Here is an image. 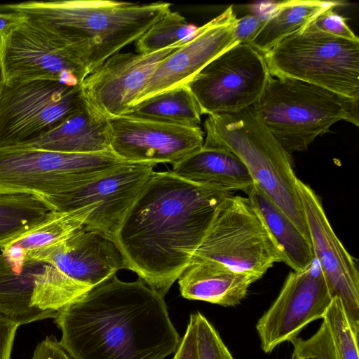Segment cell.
<instances>
[{"mask_svg": "<svg viewBox=\"0 0 359 359\" xmlns=\"http://www.w3.org/2000/svg\"><path fill=\"white\" fill-rule=\"evenodd\" d=\"M237 19L229 6L198 27L191 39L160 62L132 107L151 96L187 84L212 60L236 45L233 33Z\"/></svg>", "mask_w": 359, "mask_h": 359, "instance_id": "cell-18", "label": "cell"}, {"mask_svg": "<svg viewBox=\"0 0 359 359\" xmlns=\"http://www.w3.org/2000/svg\"><path fill=\"white\" fill-rule=\"evenodd\" d=\"M264 56L272 76L299 79L359 100V41L329 34L313 22Z\"/></svg>", "mask_w": 359, "mask_h": 359, "instance_id": "cell-6", "label": "cell"}, {"mask_svg": "<svg viewBox=\"0 0 359 359\" xmlns=\"http://www.w3.org/2000/svg\"><path fill=\"white\" fill-rule=\"evenodd\" d=\"M55 212L42 197L0 191V248L27 235Z\"/></svg>", "mask_w": 359, "mask_h": 359, "instance_id": "cell-25", "label": "cell"}, {"mask_svg": "<svg viewBox=\"0 0 359 359\" xmlns=\"http://www.w3.org/2000/svg\"><path fill=\"white\" fill-rule=\"evenodd\" d=\"M0 34V74L3 83L34 80L79 86L89 74L57 26L27 16Z\"/></svg>", "mask_w": 359, "mask_h": 359, "instance_id": "cell-9", "label": "cell"}, {"mask_svg": "<svg viewBox=\"0 0 359 359\" xmlns=\"http://www.w3.org/2000/svg\"><path fill=\"white\" fill-rule=\"evenodd\" d=\"M231 193L153 171L114 238L123 269L165 297Z\"/></svg>", "mask_w": 359, "mask_h": 359, "instance_id": "cell-1", "label": "cell"}, {"mask_svg": "<svg viewBox=\"0 0 359 359\" xmlns=\"http://www.w3.org/2000/svg\"><path fill=\"white\" fill-rule=\"evenodd\" d=\"M1 250L0 313L20 326L54 319L64 306L91 288L19 248L8 245Z\"/></svg>", "mask_w": 359, "mask_h": 359, "instance_id": "cell-8", "label": "cell"}, {"mask_svg": "<svg viewBox=\"0 0 359 359\" xmlns=\"http://www.w3.org/2000/svg\"><path fill=\"white\" fill-rule=\"evenodd\" d=\"M193 257L220 262L261 278L281 262L270 236L248 198L228 195Z\"/></svg>", "mask_w": 359, "mask_h": 359, "instance_id": "cell-10", "label": "cell"}, {"mask_svg": "<svg viewBox=\"0 0 359 359\" xmlns=\"http://www.w3.org/2000/svg\"><path fill=\"white\" fill-rule=\"evenodd\" d=\"M266 15L249 14L238 18L236 24L233 41L235 44H250L262 28Z\"/></svg>", "mask_w": 359, "mask_h": 359, "instance_id": "cell-33", "label": "cell"}, {"mask_svg": "<svg viewBox=\"0 0 359 359\" xmlns=\"http://www.w3.org/2000/svg\"><path fill=\"white\" fill-rule=\"evenodd\" d=\"M332 297L318 262L287 276L279 294L256 324L262 349L271 353L310 323L323 318Z\"/></svg>", "mask_w": 359, "mask_h": 359, "instance_id": "cell-14", "label": "cell"}, {"mask_svg": "<svg viewBox=\"0 0 359 359\" xmlns=\"http://www.w3.org/2000/svg\"><path fill=\"white\" fill-rule=\"evenodd\" d=\"M74 281L93 287L123 269L122 255L107 237L83 226L51 245L28 251Z\"/></svg>", "mask_w": 359, "mask_h": 359, "instance_id": "cell-19", "label": "cell"}, {"mask_svg": "<svg viewBox=\"0 0 359 359\" xmlns=\"http://www.w3.org/2000/svg\"><path fill=\"white\" fill-rule=\"evenodd\" d=\"M270 75L262 53L238 43L208 63L187 86L202 115L231 113L252 106Z\"/></svg>", "mask_w": 359, "mask_h": 359, "instance_id": "cell-12", "label": "cell"}, {"mask_svg": "<svg viewBox=\"0 0 359 359\" xmlns=\"http://www.w3.org/2000/svg\"><path fill=\"white\" fill-rule=\"evenodd\" d=\"M16 146L74 154L111 151L107 120L86 105L51 130Z\"/></svg>", "mask_w": 359, "mask_h": 359, "instance_id": "cell-21", "label": "cell"}, {"mask_svg": "<svg viewBox=\"0 0 359 359\" xmlns=\"http://www.w3.org/2000/svg\"><path fill=\"white\" fill-rule=\"evenodd\" d=\"M156 164L126 162L109 174L76 189L46 198L57 212L100 203L83 225L112 241L126 214L147 184Z\"/></svg>", "mask_w": 359, "mask_h": 359, "instance_id": "cell-13", "label": "cell"}, {"mask_svg": "<svg viewBox=\"0 0 359 359\" xmlns=\"http://www.w3.org/2000/svg\"><path fill=\"white\" fill-rule=\"evenodd\" d=\"M1 84H2V80H1V74H0V88L1 86Z\"/></svg>", "mask_w": 359, "mask_h": 359, "instance_id": "cell-38", "label": "cell"}, {"mask_svg": "<svg viewBox=\"0 0 359 359\" xmlns=\"http://www.w3.org/2000/svg\"><path fill=\"white\" fill-rule=\"evenodd\" d=\"M72 359H164L181 338L165 297L141 278L111 276L64 306L54 318Z\"/></svg>", "mask_w": 359, "mask_h": 359, "instance_id": "cell-2", "label": "cell"}, {"mask_svg": "<svg viewBox=\"0 0 359 359\" xmlns=\"http://www.w3.org/2000/svg\"><path fill=\"white\" fill-rule=\"evenodd\" d=\"M111 151L132 163H171L200 151L204 132L187 126L123 115L107 120Z\"/></svg>", "mask_w": 359, "mask_h": 359, "instance_id": "cell-15", "label": "cell"}, {"mask_svg": "<svg viewBox=\"0 0 359 359\" xmlns=\"http://www.w3.org/2000/svg\"><path fill=\"white\" fill-rule=\"evenodd\" d=\"M30 359H72L53 336H47L36 347Z\"/></svg>", "mask_w": 359, "mask_h": 359, "instance_id": "cell-35", "label": "cell"}, {"mask_svg": "<svg viewBox=\"0 0 359 359\" xmlns=\"http://www.w3.org/2000/svg\"><path fill=\"white\" fill-rule=\"evenodd\" d=\"M80 86L34 80L0 88V147L25 144L81 109Z\"/></svg>", "mask_w": 359, "mask_h": 359, "instance_id": "cell-11", "label": "cell"}, {"mask_svg": "<svg viewBox=\"0 0 359 359\" xmlns=\"http://www.w3.org/2000/svg\"><path fill=\"white\" fill-rule=\"evenodd\" d=\"M292 359H296V358H294V357H292Z\"/></svg>", "mask_w": 359, "mask_h": 359, "instance_id": "cell-39", "label": "cell"}, {"mask_svg": "<svg viewBox=\"0 0 359 359\" xmlns=\"http://www.w3.org/2000/svg\"><path fill=\"white\" fill-rule=\"evenodd\" d=\"M290 342L293 346L292 357L296 359H337L330 334L323 320L316 333L309 339L297 337Z\"/></svg>", "mask_w": 359, "mask_h": 359, "instance_id": "cell-31", "label": "cell"}, {"mask_svg": "<svg viewBox=\"0 0 359 359\" xmlns=\"http://www.w3.org/2000/svg\"><path fill=\"white\" fill-rule=\"evenodd\" d=\"M194 319L197 359H234L212 324L201 312Z\"/></svg>", "mask_w": 359, "mask_h": 359, "instance_id": "cell-30", "label": "cell"}, {"mask_svg": "<svg viewBox=\"0 0 359 359\" xmlns=\"http://www.w3.org/2000/svg\"><path fill=\"white\" fill-rule=\"evenodd\" d=\"M198 27L187 22L178 12L170 10L135 42L137 53L149 54L191 39Z\"/></svg>", "mask_w": 359, "mask_h": 359, "instance_id": "cell-28", "label": "cell"}, {"mask_svg": "<svg viewBox=\"0 0 359 359\" xmlns=\"http://www.w3.org/2000/svg\"><path fill=\"white\" fill-rule=\"evenodd\" d=\"M259 279L220 262L193 257L177 280L180 294L185 299L234 306L245 299L250 285Z\"/></svg>", "mask_w": 359, "mask_h": 359, "instance_id": "cell-20", "label": "cell"}, {"mask_svg": "<svg viewBox=\"0 0 359 359\" xmlns=\"http://www.w3.org/2000/svg\"><path fill=\"white\" fill-rule=\"evenodd\" d=\"M170 6L162 1L62 0L25 1L4 7L59 27L90 74L109 57L135 42L170 10Z\"/></svg>", "mask_w": 359, "mask_h": 359, "instance_id": "cell-3", "label": "cell"}, {"mask_svg": "<svg viewBox=\"0 0 359 359\" xmlns=\"http://www.w3.org/2000/svg\"><path fill=\"white\" fill-rule=\"evenodd\" d=\"M99 204H91L69 212L56 211L37 228L8 245L28 252L57 243L83 227Z\"/></svg>", "mask_w": 359, "mask_h": 359, "instance_id": "cell-27", "label": "cell"}, {"mask_svg": "<svg viewBox=\"0 0 359 359\" xmlns=\"http://www.w3.org/2000/svg\"><path fill=\"white\" fill-rule=\"evenodd\" d=\"M171 172L187 181L229 193L245 192L254 184L243 163L224 149L203 147L173 165Z\"/></svg>", "mask_w": 359, "mask_h": 359, "instance_id": "cell-22", "label": "cell"}, {"mask_svg": "<svg viewBox=\"0 0 359 359\" xmlns=\"http://www.w3.org/2000/svg\"><path fill=\"white\" fill-rule=\"evenodd\" d=\"M337 1L289 0L275 3L252 43L263 54L285 38L314 22L325 11L342 6Z\"/></svg>", "mask_w": 359, "mask_h": 359, "instance_id": "cell-24", "label": "cell"}, {"mask_svg": "<svg viewBox=\"0 0 359 359\" xmlns=\"http://www.w3.org/2000/svg\"><path fill=\"white\" fill-rule=\"evenodd\" d=\"M359 100L290 77L270 75L253 107L291 156L303 151L339 121L359 126Z\"/></svg>", "mask_w": 359, "mask_h": 359, "instance_id": "cell-5", "label": "cell"}, {"mask_svg": "<svg viewBox=\"0 0 359 359\" xmlns=\"http://www.w3.org/2000/svg\"><path fill=\"white\" fill-rule=\"evenodd\" d=\"M27 18L25 15L18 12L0 13V34L9 32Z\"/></svg>", "mask_w": 359, "mask_h": 359, "instance_id": "cell-37", "label": "cell"}, {"mask_svg": "<svg viewBox=\"0 0 359 359\" xmlns=\"http://www.w3.org/2000/svg\"><path fill=\"white\" fill-rule=\"evenodd\" d=\"M347 18L337 14L334 8L322 13L314 21L316 27L324 32L350 41H359L358 37L346 23Z\"/></svg>", "mask_w": 359, "mask_h": 359, "instance_id": "cell-32", "label": "cell"}, {"mask_svg": "<svg viewBox=\"0 0 359 359\" xmlns=\"http://www.w3.org/2000/svg\"><path fill=\"white\" fill-rule=\"evenodd\" d=\"M245 193L271 238L281 262L294 271L306 269L315 259L311 242L254 182Z\"/></svg>", "mask_w": 359, "mask_h": 359, "instance_id": "cell-23", "label": "cell"}, {"mask_svg": "<svg viewBox=\"0 0 359 359\" xmlns=\"http://www.w3.org/2000/svg\"><path fill=\"white\" fill-rule=\"evenodd\" d=\"M183 43L149 54L111 55L81 83L85 104L106 120L125 115L160 62Z\"/></svg>", "mask_w": 359, "mask_h": 359, "instance_id": "cell-16", "label": "cell"}, {"mask_svg": "<svg viewBox=\"0 0 359 359\" xmlns=\"http://www.w3.org/2000/svg\"><path fill=\"white\" fill-rule=\"evenodd\" d=\"M20 325L0 313V359H11L13 344Z\"/></svg>", "mask_w": 359, "mask_h": 359, "instance_id": "cell-34", "label": "cell"}, {"mask_svg": "<svg viewBox=\"0 0 359 359\" xmlns=\"http://www.w3.org/2000/svg\"><path fill=\"white\" fill-rule=\"evenodd\" d=\"M297 190L308 225L310 240L332 297L342 302L354 332L359 334V273L354 258L333 231L321 201L300 180Z\"/></svg>", "mask_w": 359, "mask_h": 359, "instance_id": "cell-17", "label": "cell"}, {"mask_svg": "<svg viewBox=\"0 0 359 359\" xmlns=\"http://www.w3.org/2000/svg\"><path fill=\"white\" fill-rule=\"evenodd\" d=\"M323 320L328 329L337 359H359L358 335L352 329L340 299L332 298Z\"/></svg>", "mask_w": 359, "mask_h": 359, "instance_id": "cell-29", "label": "cell"}, {"mask_svg": "<svg viewBox=\"0 0 359 359\" xmlns=\"http://www.w3.org/2000/svg\"><path fill=\"white\" fill-rule=\"evenodd\" d=\"M125 115L180 126H198L202 114L196 98L185 84L135 104Z\"/></svg>", "mask_w": 359, "mask_h": 359, "instance_id": "cell-26", "label": "cell"}, {"mask_svg": "<svg viewBox=\"0 0 359 359\" xmlns=\"http://www.w3.org/2000/svg\"><path fill=\"white\" fill-rule=\"evenodd\" d=\"M203 148L224 149L245 165L254 182L310 240L290 156L269 130L252 106L208 115ZM311 241V240H310Z\"/></svg>", "mask_w": 359, "mask_h": 359, "instance_id": "cell-4", "label": "cell"}, {"mask_svg": "<svg viewBox=\"0 0 359 359\" xmlns=\"http://www.w3.org/2000/svg\"><path fill=\"white\" fill-rule=\"evenodd\" d=\"M172 359H197L194 319L192 313L189 316L185 333L181 338Z\"/></svg>", "mask_w": 359, "mask_h": 359, "instance_id": "cell-36", "label": "cell"}, {"mask_svg": "<svg viewBox=\"0 0 359 359\" xmlns=\"http://www.w3.org/2000/svg\"><path fill=\"white\" fill-rule=\"evenodd\" d=\"M112 151L65 153L24 146L0 147V191L43 198L90 183L124 164Z\"/></svg>", "mask_w": 359, "mask_h": 359, "instance_id": "cell-7", "label": "cell"}]
</instances>
